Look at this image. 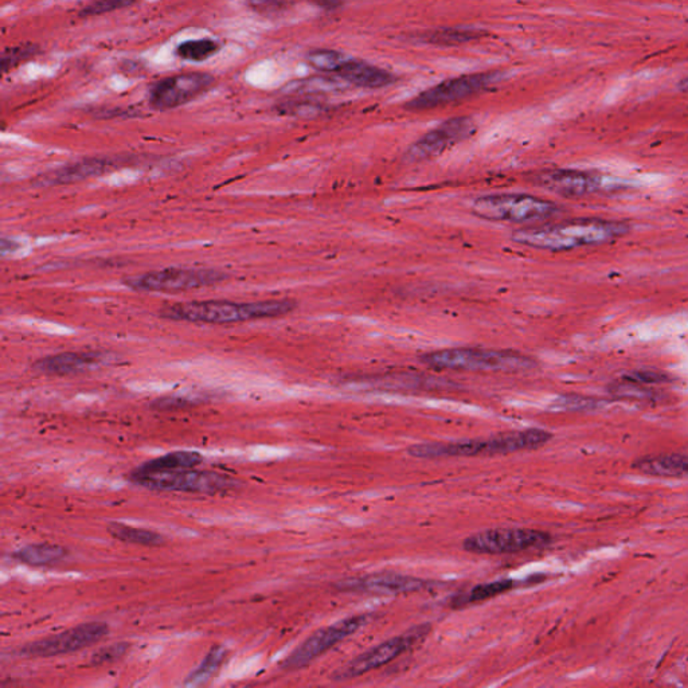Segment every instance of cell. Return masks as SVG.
<instances>
[{"label": "cell", "instance_id": "obj_1", "mask_svg": "<svg viewBox=\"0 0 688 688\" xmlns=\"http://www.w3.org/2000/svg\"><path fill=\"white\" fill-rule=\"evenodd\" d=\"M625 233H628V226L622 222L585 219L516 230L513 240L530 248L558 251L601 245L622 237Z\"/></svg>", "mask_w": 688, "mask_h": 688}, {"label": "cell", "instance_id": "obj_2", "mask_svg": "<svg viewBox=\"0 0 688 688\" xmlns=\"http://www.w3.org/2000/svg\"><path fill=\"white\" fill-rule=\"evenodd\" d=\"M296 308L292 300L235 303L227 300L179 303L162 311L164 319L190 323L233 324L288 315Z\"/></svg>", "mask_w": 688, "mask_h": 688}, {"label": "cell", "instance_id": "obj_3", "mask_svg": "<svg viewBox=\"0 0 688 688\" xmlns=\"http://www.w3.org/2000/svg\"><path fill=\"white\" fill-rule=\"evenodd\" d=\"M551 437V433L543 429L517 430V432L505 433L494 437L457 441V443L416 444L408 449V454L417 459L494 456V454L534 451L546 445Z\"/></svg>", "mask_w": 688, "mask_h": 688}, {"label": "cell", "instance_id": "obj_4", "mask_svg": "<svg viewBox=\"0 0 688 688\" xmlns=\"http://www.w3.org/2000/svg\"><path fill=\"white\" fill-rule=\"evenodd\" d=\"M422 362L438 370L465 371H516L534 367L531 357L514 351L494 349L449 348L430 352L422 357Z\"/></svg>", "mask_w": 688, "mask_h": 688}, {"label": "cell", "instance_id": "obj_5", "mask_svg": "<svg viewBox=\"0 0 688 688\" xmlns=\"http://www.w3.org/2000/svg\"><path fill=\"white\" fill-rule=\"evenodd\" d=\"M557 211L554 203L525 194L487 195L472 203V213L481 218L516 224L543 221Z\"/></svg>", "mask_w": 688, "mask_h": 688}, {"label": "cell", "instance_id": "obj_6", "mask_svg": "<svg viewBox=\"0 0 688 688\" xmlns=\"http://www.w3.org/2000/svg\"><path fill=\"white\" fill-rule=\"evenodd\" d=\"M551 543V535L544 531L522 527H500L481 531L463 542V549L472 554L499 555L543 549Z\"/></svg>", "mask_w": 688, "mask_h": 688}, {"label": "cell", "instance_id": "obj_7", "mask_svg": "<svg viewBox=\"0 0 688 688\" xmlns=\"http://www.w3.org/2000/svg\"><path fill=\"white\" fill-rule=\"evenodd\" d=\"M132 481L155 491L218 494L234 489L235 481L214 472L181 470L172 472L132 473Z\"/></svg>", "mask_w": 688, "mask_h": 688}, {"label": "cell", "instance_id": "obj_8", "mask_svg": "<svg viewBox=\"0 0 688 688\" xmlns=\"http://www.w3.org/2000/svg\"><path fill=\"white\" fill-rule=\"evenodd\" d=\"M225 278L226 275L216 269L167 268L131 278L126 284L140 292H181L214 286Z\"/></svg>", "mask_w": 688, "mask_h": 688}, {"label": "cell", "instance_id": "obj_9", "mask_svg": "<svg viewBox=\"0 0 688 688\" xmlns=\"http://www.w3.org/2000/svg\"><path fill=\"white\" fill-rule=\"evenodd\" d=\"M370 614H359V616L348 617L342 622H335L331 627L323 628L313 633L304 643L300 644L284 662L286 670H300L326 654L332 647L359 631L370 622Z\"/></svg>", "mask_w": 688, "mask_h": 688}, {"label": "cell", "instance_id": "obj_10", "mask_svg": "<svg viewBox=\"0 0 688 688\" xmlns=\"http://www.w3.org/2000/svg\"><path fill=\"white\" fill-rule=\"evenodd\" d=\"M110 632L104 622L81 624L58 635L27 644L21 651L26 657H51L80 651L85 647L99 643Z\"/></svg>", "mask_w": 688, "mask_h": 688}, {"label": "cell", "instance_id": "obj_11", "mask_svg": "<svg viewBox=\"0 0 688 688\" xmlns=\"http://www.w3.org/2000/svg\"><path fill=\"white\" fill-rule=\"evenodd\" d=\"M214 78L205 73L172 75L156 83L150 92V105L156 110H169L187 104L213 88Z\"/></svg>", "mask_w": 688, "mask_h": 688}, {"label": "cell", "instance_id": "obj_12", "mask_svg": "<svg viewBox=\"0 0 688 688\" xmlns=\"http://www.w3.org/2000/svg\"><path fill=\"white\" fill-rule=\"evenodd\" d=\"M492 81H494V75L491 73H478V75L452 78L422 92L409 101L406 108L411 110H430V108L441 107L457 100L467 99L486 89Z\"/></svg>", "mask_w": 688, "mask_h": 688}, {"label": "cell", "instance_id": "obj_13", "mask_svg": "<svg viewBox=\"0 0 688 688\" xmlns=\"http://www.w3.org/2000/svg\"><path fill=\"white\" fill-rule=\"evenodd\" d=\"M473 131H475V126H473V121L471 119H451L433 131L428 132L421 139L417 140L409 148L405 159L414 163V162L435 158L456 143L467 139Z\"/></svg>", "mask_w": 688, "mask_h": 688}, {"label": "cell", "instance_id": "obj_14", "mask_svg": "<svg viewBox=\"0 0 688 688\" xmlns=\"http://www.w3.org/2000/svg\"><path fill=\"white\" fill-rule=\"evenodd\" d=\"M428 582L416 577L379 573L344 579L338 587L344 592L370 593V595H400L425 589Z\"/></svg>", "mask_w": 688, "mask_h": 688}, {"label": "cell", "instance_id": "obj_15", "mask_svg": "<svg viewBox=\"0 0 688 688\" xmlns=\"http://www.w3.org/2000/svg\"><path fill=\"white\" fill-rule=\"evenodd\" d=\"M413 636H397V638L389 639L379 646L368 649L365 654L355 657L349 662L340 673H338L335 679H352L357 676L365 675L376 668L384 667L389 665L393 660L408 651L413 646Z\"/></svg>", "mask_w": 688, "mask_h": 688}, {"label": "cell", "instance_id": "obj_16", "mask_svg": "<svg viewBox=\"0 0 688 688\" xmlns=\"http://www.w3.org/2000/svg\"><path fill=\"white\" fill-rule=\"evenodd\" d=\"M535 179L539 186L562 197H584L598 189L597 178L573 170H550Z\"/></svg>", "mask_w": 688, "mask_h": 688}, {"label": "cell", "instance_id": "obj_17", "mask_svg": "<svg viewBox=\"0 0 688 688\" xmlns=\"http://www.w3.org/2000/svg\"><path fill=\"white\" fill-rule=\"evenodd\" d=\"M118 163L110 159H85V161L77 162L70 166L62 167V169L54 170V172L45 173L40 176V186H59V184L75 183V181H84V179L92 178V176H100L102 173L116 169Z\"/></svg>", "mask_w": 688, "mask_h": 688}, {"label": "cell", "instance_id": "obj_18", "mask_svg": "<svg viewBox=\"0 0 688 688\" xmlns=\"http://www.w3.org/2000/svg\"><path fill=\"white\" fill-rule=\"evenodd\" d=\"M100 359L101 357L96 352H61L42 357L35 363L34 367L50 375H69L94 367Z\"/></svg>", "mask_w": 688, "mask_h": 688}, {"label": "cell", "instance_id": "obj_19", "mask_svg": "<svg viewBox=\"0 0 688 688\" xmlns=\"http://www.w3.org/2000/svg\"><path fill=\"white\" fill-rule=\"evenodd\" d=\"M342 80L359 88H382L390 85L394 77L386 70L355 59H347L337 73Z\"/></svg>", "mask_w": 688, "mask_h": 688}, {"label": "cell", "instance_id": "obj_20", "mask_svg": "<svg viewBox=\"0 0 688 688\" xmlns=\"http://www.w3.org/2000/svg\"><path fill=\"white\" fill-rule=\"evenodd\" d=\"M644 475L659 478H688V456L684 454H659L643 457L633 464Z\"/></svg>", "mask_w": 688, "mask_h": 688}, {"label": "cell", "instance_id": "obj_21", "mask_svg": "<svg viewBox=\"0 0 688 688\" xmlns=\"http://www.w3.org/2000/svg\"><path fill=\"white\" fill-rule=\"evenodd\" d=\"M203 462L198 452L179 451L158 457L137 468L134 473L172 472V471L191 470Z\"/></svg>", "mask_w": 688, "mask_h": 688}, {"label": "cell", "instance_id": "obj_22", "mask_svg": "<svg viewBox=\"0 0 688 688\" xmlns=\"http://www.w3.org/2000/svg\"><path fill=\"white\" fill-rule=\"evenodd\" d=\"M66 550L57 544H29L13 552V557L19 562L30 566H49L66 557Z\"/></svg>", "mask_w": 688, "mask_h": 688}, {"label": "cell", "instance_id": "obj_23", "mask_svg": "<svg viewBox=\"0 0 688 688\" xmlns=\"http://www.w3.org/2000/svg\"><path fill=\"white\" fill-rule=\"evenodd\" d=\"M108 531H110V535L115 536L119 541L127 542V543L142 544V546H159V544L163 543V536L159 535V534L145 530V528L132 527V525H124V523H110Z\"/></svg>", "mask_w": 688, "mask_h": 688}, {"label": "cell", "instance_id": "obj_24", "mask_svg": "<svg viewBox=\"0 0 688 688\" xmlns=\"http://www.w3.org/2000/svg\"><path fill=\"white\" fill-rule=\"evenodd\" d=\"M516 587V581L513 579H500V581L490 582V584H481L471 589L467 595L457 598L456 606L467 605V604L481 603V601L490 600L503 595Z\"/></svg>", "mask_w": 688, "mask_h": 688}, {"label": "cell", "instance_id": "obj_25", "mask_svg": "<svg viewBox=\"0 0 688 688\" xmlns=\"http://www.w3.org/2000/svg\"><path fill=\"white\" fill-rule=\"evenodd\" d=\"M219 50L218 42L213 40H187L176 49V54L187 61H205Z\"/></svg>", "mask_w": 688, "mask_h": 688}, {"label": "cell", "instance_id": "obj_26", "mask_svg": "<svg viewBox=\"0 0 688 688\" xmlns=\"http://www.w3.org/2000/svg\"><path fill=\"white\" fill-rule=\"evenodd\" d=\"M483 37V31L473 29H443L433 31L428 37V40L435 45H460V43L470 42V40H479Z\"/></svg>", "mask_w": 688, "mask_h": 688}, {"label": "cell", "instance_id": "obj_27", "mask_svg": "<svg viewBox=\"0 0 688 688\" xmlns=\"http://www.w3.org/2000/svg\"><path fill=\"white\" fill-rule=\"evenodd\" d=\"M224 657L225 649L222 647H214L210 654L203 660L202 665L189 676L187 684H190V686H199V684H206L216 674V671L218 670Z\"/></svg>", "mask_w": 688, "mask_h": 688}, {"label": "cell", "instance_id": "obj_28", "mask_svg": "<svg viewBox=\"0 0 688 688\" xmlns=\"http://www.w3.org/2000/svg\"><path fill=\"white\" fill-rule=\"evenodd\" d=\"M311 66L315 67L319 72L338 73V70L343 66L347 58L338 51L329 50V49H318L311 51L307 57Z\"/></svg>", "mask_w": 688, "mask_h": 688}, {"label": "cell", "instance_id": "obj_29", "mask_svg": "<svg viewBox=\"0 0 688 688\" xmlns=\"http://www.w3.org/2000/svg\"><path fill=\"white\" fill-rule=\"evenodd\" d=\"M327 108L321 102L311 101V100H302V101L284 102L278 107V112L283 115L295 116V118H316L326 112Z\"/></svg>", "mask_w": 688, "mask_h": 688}, {"label": "cell", "instance_id": "obj_30", "mask_svg": "<svg viewBox=\"0 0 688 688\" xmlns=\"http://www.w3.org/2000/svg\"><path fill=\"white\" fill-rule=\"evenodd\" d=\"M38 53V48L34 45H23L18 46V48L8 49V50L3 51L2 61V72L3 75L10 72L13 67L18 66L22 62L26 59L31 58Z\"/></svg>", "mask_w": 688, "mask_h": 688}, {"label": "cell", "instance_id": "obj_31", "mask_svg": "<svg viewBox=\"0 0 688 688\" xmlns=\"http://www.w3.org/2000/svg\"><path fill=\"white\" fill-rule=\"evenodd\" d=\"M137 2H139V0H97V2L86 5V7L81 11L80 15H102V13H112V11L115 10H121V8L129 7V5H134L135 3Z\"/></svg>", "mask_w": 688, "mask_h": 688}, {"label": "cell", "instance_id": "obj_32", "mask_svg": "<svg viewBox=\"0 0 688 688\" xmlns=\"http://www.w3.org/2000/svg\"><path fill=\"white\" fill-rule=\"evenodd\" d=\"M127 648H128L127 644H113V646L94 654L92 662H93V665H104V663L113 662V660L119 659L121 655L126 654Z\"/></svg>", "mask_w": 688, "mask_h": 688}, {"label": "cell", "instance_id": "obj_33", "mask_svg": "<svg viewBox=\"0 0 688 688\" xmlns=\"http://www.w3.org/2000/svg\"><path fill=\"white\" fill-rule=\"evenodd\" d=\"M628 381L636 382V384H662L667 381V376L663 374L651 373V371H641V373H633L625 376Z\"/></svg>", "mask_w": 688, "mask_h": 688}, {"label": "cell", "instance_id": "obj_34", "mask_svg": "<svg viewBox=\"0 0 688 688\" xmlns=\"http://www.w3.org/2000/svg\"><path fill=\"white\" fill-rule=\"evenodd\" d=\"M251 8L257 13H273L281 10L286 4V0H246Z\"/></svg>", "mask_w": 688, "mask_h": 688}, {"label": "cell", "instance_id": "obj_35", "mask_svg": "<svg viewBox=\"0 0 688 688\" xmlns=\"http://www.w3.org/2000/svg\"><path fill=\"white\" fill-rule=\"evenodd\" d=\"M186 403V401L181 400V398H161V400L155 401L153 406L158 410H175V409L184 408Z\"/></svg>", "mask_w": 688, "mask_h": 688}, {"label": "cell", "instance_id": "obj_36", "mask_svg": "<svg viewBox=\"0 0 688 688\" xmlns=\"http://www.w3.org/2000/svg\"><path fill=\"white\" fill-rule=\"evenodd\" d=\"M681 88L684 89V91H686V89H688V78H686V80L682 81Z\"/></svg>", "mask_w": 688, "mask_h": 688}, {"label": "cell", "instance_id": "obj_37", "mask_svg": "<svg viewBox=\"0 0 688 688\" xmlns=\"http://www.w3.org/2000/svg\"><path fill=\"white\" fill-rule=\"evenodd\" d=\"M323 2H327V5H331L330 3L335 2V0H323Z\"/></svg>", "mask_w": 688, "mask_h": 688}]
</instances>
